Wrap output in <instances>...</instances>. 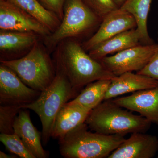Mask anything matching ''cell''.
<instances>
[{"label": "cell", "mask_w": 158, "mask_h": 158, "mask_svg": "<svg viewBox=\"0 0 158 158\" xmlns=\"http://www.w3.org/2000/svg\"><path fill=\"white\" fill-rule=\"evenodd\" d=\"M152 0H127L120 9L132 15L137 23V29L143 45L154 43L148 34L147 19Z\"/></svg>", "instance_id": "ac0fdd59"}, {"label": "cell", "mask_w": 158, "mask_h": 158, "mask_svg": "<svg viewBox=\"0 0 158 158\" xmlns=\"http://www.w3.org/2000/svg\"><path fill=\"white\" fill-rule=\"evenodd\" d=\"M85 123L59 138V151L65 158L108 157L124 141V136L88 131Z\"/></svg>", "instance_id": "3957f363"}, {"label": "cell", "mask_w": 158, "mask_h": 158, "mask_svg": "<svg viewBox=\"0 0 158 158\" xmlns=\"http://www.w3.org/2000/svg\"><path fill=\"white\" fill-rule=\"evenodd\" d=\"M158 158V157H157Z\"/></svg>", "instance_id": "83f0119b"}, {"label": "cell", "mask_w": 158, "mask_h": 158, "mask_svg": "<svg viewBox=\"0 0 158 158\" xmlns=\"http://www.w3.org/2000/svg\"><path fill=\"white\" fill-rule=\"evenodd\" d=\"M91 110L79 105L65 104L55 119L51 138L59 139L85 123Z\"/></svg>", "instance_id": "2e32d148"}, {"label": "cell", "mask_w": 158, "mask_h": 158, "mask_svg": "<svg viewBox=\"0 0 158 158\" xmlns=\"http://www.w3.org/2000/svg\"><path fill=\"white\" fill-rule=\"evenodd\" d=\"M0 31L31 32L43 38L52 33L34 18L7 0H0Z\"/></svg>", "instance_id": "9c48e42d"}, {"label": "cell", "mask_w": 158, "mask_h": 158, "mask_svg": "<svg viewBox=\"0 0 158 158\" xmlns=\"http://www.w3.org/2000/svg\"><path fill=\"white\" fill-rule=\"evenodd\" d=\"M137 73L147 76L158 81V43L155 52L149 62L143 69Z\"/></svg>", "instance_id": "cb8c5ba5"}, {"label": "cell", "mask_w": 158, "mask_h": 158, "mask_svg": "<svg viewBox=\"0 0 158 158\" xmlns=\"http://www.w3.org/2000/svg\"><path fill=\"white\" fill-rule=\"evenodd\" d=\"M111 80H101L88 84L81 93L68 102L92 110L104 101Z\"/></svg>", "instance_id": "ffe728a7"}, {"label": "cell", "mask_w": 158, "mask_h": 158, "mask_svg": "<svg viewBox=\"0 0 158 158\" xmlns=\"http://www.w3.org/2000/svg\"><path fill=\"white\" fill-rule=\"evenodd\" d=\"M49 52L39 40L23 57L0 62L13 70L27 86L42 92L51 85L56 75V65Z\"/></svg>", "instance_id": "5b68a950"}, {"label": "cell", "mask_w": 158, "mask_h": 158, "mask_svg": "<svg viewBox=\"0 0 158 158\" xmlns=\"http://www.w3.org/2000/svg\"><path fill=\"white\" fill-rule=\"evenodd\" d=\"M54 61L67 77L72 86L79 90L90 83L111 80L116 76L101 62L92 58L76 39L64 40L57 46Z\"/></svg>", "instance_id": "6da1fadb"}, {"label": "cell", "mask_w": 158, "mask_h": 158, "mask_svg": "<svg viewBox=\"0 0 158 158\" xmlns=\"http://www.w3.org/2000/svg\"><path fill=\"white\" fill-rule=\"evenodd\" d=\"M39 35L31 32L0 31V61L20 59L39 41Z\"/></svg>", "instance_id": "8fae6325"}, {"label": "cell", "mask_w": 158, "mask_h": 158, "mask_svg": "<svg viewBox=\"0 0 158 158\" xmlns=\"http://www.w3.org/2000/svg\"><path fill=\"white\" fill-rule=\"evenodd\" d=\"M0 141L6 149L20 158H35L26 147L19 136L15 134L0 135Z\"/></svg>", "instance_id": "44dd1931"}, {"label": "cell", "mask_w": 158, "mask_h": 158, "mask_svg": "<svg viewBox=\"0 0 158 158\" xmlns=\"http://www.w3.org/2000/svg\"><path fill=\"white\" fill-rule=\"evenodd\" d=\"M113 101L122 107L137 112L152 123L158 124V87L136 91Z\"/></svg>", "instance_id": "7c38bea8"}, {"label": "cell", "mask_w": 158, "mask_h": 158, "mask_svg": "<svg viewBox=\"0 0 158 158\" xmlns=\"http://www.w3.org/2000/svg\"><path fill=\"white\" fill-rule=\"evenodd\" d=\"M27 110L22 109L18 114L14 123V133L35 158H48L49 152L44 149L41 143L42 133L33 125Z\"/></svg>", "instance_id": "5bb4252c"}, {"label": "cell", "mask_w": 158, "mask_h": 158, "mask_svg": "<svg viewBox=\"0 0 158 158\" xmlns=\"http://www.w3.org/2000/svg\"><path fill=\"white\" fill-rule=\"evenodd\" d=\"M157 48V44H140L105 57L100 62L116 76L127 72H138L147 65Z\"/></svg>", "instance_id": "52a82bcc"}, {"label": "cell", "mask_w": 158, "mask_h": 158, "mask_svg": "<svg viewBox=\"0 0 158 158\" xmlns=\"http://www.w3.org/2000/svg\"><path fill=\"white\" fill-rule=\"evenodd\" d=\"M0 158H17L18 157L14 154L8 155L2 151H0Z\"/></svg>", "instance_id": "484cf974"}, {"label": "cell", "mask_w": 158, "mask_h": 158, "mask_svg": "<svg viewBox=\"0 0 158 158\" xmlns=\"http://www.w3.org/2000/svg\"><path fill=\"white\" fill-rule=\"evenodd\" d=\"M23 107L17 105H0V133L14 134L15 118Z\"/></svg>", "instance_id": "7402d4cb"}, {"label": "cell", "mask_w": 158, "mask_h": 158, "mask_svg": "<svg viewBox=\"0 0 158 158\" xmlns=\"http://www.w3.org/2000/svg\"><path fill=\"white\" fill-rule=\"evenodd\" d=\"M141 44L137 28L117 34L99 44L88 52L94 59L100 61L108 55L114 54L126 49Z\"/></svg>", "instance_id": "e0dca14e"}, {"label": "cell", "mask_w": 158, "mask_h": 158, "mask_svg": "<svg viewBox=\"0 0 158 158\" xmlns=\"http://www.w3.org/2000/svg\"><path fill=\"white\" fill-rule=\"evenodd\" d=\"M158 152V139L145 133H132L108 158H152Z\"/></svg>", "instance_id": "4fadbf2b"}, {"label": "cell", "mask_w": 158, "mask_h": 158, "mask_svg": "<svg viewBox=\"0 0 158 158\" xmlns=\"http://www.w3.org/2000/svg\"><path fill=\"white\" fill-rule=\"evenodd\" d=\"M41 4L47 9L55 13L62 21L64 15V4L65 0H40Z\"/></svg>", "instance_id": "d4e9b609"}, {"label": "cell", "mask_w": 158, "mask_h": 158, "mask_svg": "<svg viewBox=\"0 0 158 158\" xmlns=\"http://www.w3.org/2000/svg\"><path fill=\"white\" fill-rule=\"evenodd\" d=\"M85 4L102 20L107 15L119 9L113 0H83Z\"/></svg>", "instance_id": "603a6c76"}, {"label": "cell", "mask_w": 158, "mask_h": 158, "mask_svg": "<svg viewBox=\"0 0 158 158\" xmlns=\"http://www.w3.org/2000/svg\"><path fill=\"white\" fill-rule=\"evenodd\" d=\"M158 87V81L147 76L127 72L111 81L104 100L112 99L126 94Z\"/></svg>", "instance_id": "9a60e30c"}, {"label": "cell", "mask_w": 158, "mask_h": 158, "mask_svg": "<svg viewBox=\"0 0 158 158\" xmlns=\"http://www.w3.org/2000/svg\"><path fill=\"white\" fill-rule=\"evenodd\" d=\"M135 28H137V23L134 16L119 8L110 12L103 19L96 33L83 43L82 46L88 52L105 40Z\"/></svg>", "instance_id": "30bf717a"}, {"label": "cell", "mask_w": 158, "mask_h": 158, "mask_svg": "<svg viewBox=\"0 0 158 158\" xmlns=\"http://www.w3.org/2000/svg\"><path fill=\"white\" fill-rule=\"evenodd\" d=\"M126 1L127 0H113L118 8H121Z\"/></svg>", "instance_id": "4316f807"}, {"label": "cell", "mask_w": 158, "mask_h": 158, "mask_svg": "<svg viewBox=\"0 0 158 158\" xmlns=\"http://www.w3.org/2000/svg\"><path fill=\"white\" fill-rule=\"evenodd\" d=\"M56 75L50 85L41 92L36 100L24 106L39 116L42 126V141L48 143L57 114L62 107L78 95V90L72 86L67 77L56 66Z\"/></svg>", "instance_id": "277c9868"}, {"label": "cell", "mask_w": 158, "mask_h": 158, "mask_svg": "<svg viewBox=\"0 0 158 158\" xmlns=\"http://www.w3.org/2000/svg\"><path fill=\"white\" fill-rule=\"evenodd\" d=\"M40 93L27 86L11 69L1 64L0 105H17L23 108L36 100Z\"/></svg>", "instance_id": "ba28073f"}, {"label": "cell", "mask_w": 158, "mask_h": 158, "mask_svg": "<svg viewBox=\"0 0 158 158\" xmlns=\"http://www.w3.org/2000/svg\"><path fill=\"white\" fill-rule=\"evenodd\" d=\"M19 7L46 27L52 33L58 29L61 21L37 0H7Z\"/></svg>", "instance_id": "d6986e66"}, {"label": "cell", "mask_w": 158, "mask_h": 158, "mask_svg": "<svg viewBox=\"0 0 158 158\" xmlns=\"http://www.w3.org/2000/svg\"><path fill=\"white\" fill-rule=\"evenodd\" d=\"M61 24L53 33L44 38L48 51L56 48L65 39H77L87 35L100 26L102 20L83 0H65Z\"/></svg>", "instance_id": "8992f818"}, {"label": "cell", "mask_w": 158, "mask_h": 158, "mask_svg": "<svg viewBox=\"0 0 158 158\" xmlns=\"http://www.w3.org/2000/svg\"><path fill=\"white\" fill-rule=\"evenodd\" d=\"M85 123L93 131L105 135H120L145 133L152 122L133 114L116 104L112 99L104 100L91 110Z\"/></svg>", "instance_id": "7a4b0ae2"}]
</instances>
